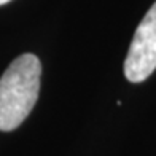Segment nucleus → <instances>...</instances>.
<instances>
[{
    "label": "nucleus",
    "mask_w": 156,
    "mask_h": 156,
    "mask_svg": "<svg viewBox=\"0 0 156 156\" xmlns=\"http://www.w3.org/2000/svg\"><path fill=\"white\" fill-rule=\"evenodd\" d=\"M156 70V2L136 29L124 61V75L131 83H142Z\"/></svg>",
    "instance_id": "obj_2"
},
{
    "label": "nucleus",
    "mask_w": 156,
    "mask_h": 156,
    "mask_svg": "<svg viewBox=\"0 0 156 156\" xmlns=\"http://www.w3.org/2000/svg\"><path fill=\"white\" fill-rule=\"evenodd\" d=\"M10 0H0V5H5V3H8Z\"/></svg>",
    "instance_id": "obj_3"
},
{
    "label": "nucleus",
    "mask_w": 156,
    "mask_h": 156,
    "mask_svg": "<svg viewBox=\"0 0 156 156\" xmlns=\"http://www.w3.org/2000/svg\"><path fill=\"white\" fill-rule=\"evenodd\" d=\"M41 64L26 53L13 61L0 78V131L19 127L29 116L40 93Z\"/></svg>",
    "instance_id": "obj_1"
}]
</instances>
